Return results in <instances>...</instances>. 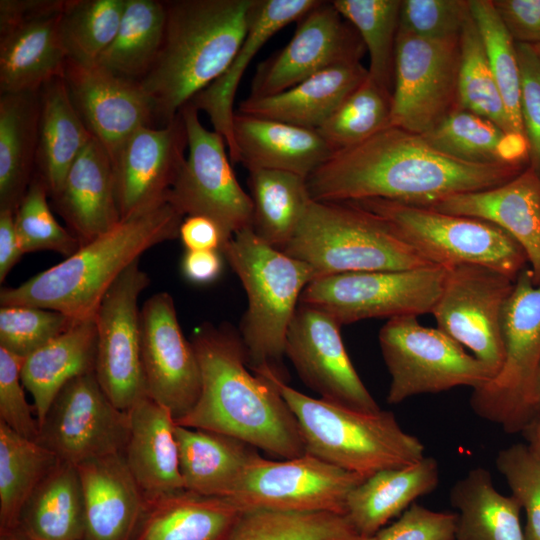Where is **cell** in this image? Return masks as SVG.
<instances>
[{
    "label": "cell",
    "instance_id": "8d00e7d4",
    "mask_svg": "<svg viewBox=\"0 0 540 540\" xmlns=\"http://www.w3.org/2000/svg\"><path fill=\"white\" fill-rule=\"evenodd\" d=\"M93 138L75 110L63 76L40 89L36 174L49 197L61 188L71 165Z\"/></svg>",
    "mask_w": 540,
    "mask_h": 540
},
{
    "label": "cell",
    "instance_id": "7dc6e473",
    "mask_svg": "<svg viewBox=\"0 0 540 540\" xmlns=\"http://www.w3.org/2000/svg\"><path fill=\"white\" fill-rule=\"evenodd\" d=\"M391 98L368 75L317 131L333 152L358 145L390 126Z\"/></svg>",
    "mask_w": 540,
    "mask_h": 540
},
{
    "label": "cell",
    "instance_id": "03108f58",
    "mask_svg": "<svg viewBox=\"0 0 540 540\" xmlns=\"http://www.w3.org/2000/svg\"><path fill=\"white\" fill-rule=\"evenodd\" d=\"M1 540H23L14 534H8L1 536Z\"/></svg>",
    "mask_w": 540,
    "mask_h": 540
},
{
    "label": "cell",
    "instance_id": "6125c7cd",
    "mask_svg": "<svg viewBox=\"0 0 540 540\" xmlns=\"http://www.w3.org/2000/svg\"><path fill=\"white\" fill-rule=\"evenodd\" d=\"M15 227V212L0 210V282L23 255Z\"/></svg>",
    "mask_w": 540,
    "mask_h": 540
},
{
    "label": "cell",
    "instance_id": "f35d334b",
    "mask_svg": "<svg viewBox=\"0 0 540 540\" xmlns=\"http://www.w3.org/2000/svg\"><path fill=\"white\" fill-rule=\"evenodd\" d=\"M438 151L474 164H527V144L509 136L489 119L458 108L421 134Z\"/></svg>",
    "mask_w": 540,
    "mask_h": 540
},
{
    "label": "cell",
    "instance_id": "1f68e13d",
    "mask_svg": "<svg viewBox=\"0 0 540 540\" xmlns=\"http://www.w3.org/2000/svg\"><path fill=\"white\" fill-rule=\"evenodd\" d=\"M62 13L0 32L1 94L36 92L63 76L67 54L59 28Z\"/></svg>",
    "mask_w": 540,
    "mask_h": 540
},
{
    "label": "cell",
    "instance_id": "ffe728a7",
    "mask_svg": "<svg viewBox=\"0 0 540 540\" xmlns=\"http://www.w3.org/2000/svg\"><path fill=\"white\" fill-rule=\"evenodd\" d=\"M140 333L147 395L168 409L176 421L195 405L201 371L169 293L159 292L145 301L140 309Z\"/></svg>",
    "mask_w": 540,
    "mask_h": 540
},
{
    "label": "cell",
    "instance_id": "f1b7e54d",
    "mask_svg": "<svg viewBox=\"0 0 540 540\" xmlns=\"http://www.w3.org/2000/svg\"><path fill=\"white\" fill-rule=\"evenodd\" d=\"M367 76L361 62L340 64L281 93L247 97L239 103L238 112L318 130Z\"/></svg>",
    "mask_w": 540,
    "mask_h": 540
},
{
    "label": "cell",
    "instance_id": "816d5d0a",
    "mask_svg": "<svg viewBox=\"0 0 540 540\" xmlns=\"http://www.w3.org/2000/svg\"><path fill=\"white\" fill-rule=\"evenodd\" d=\"M495 464L526 514V540H540V455L517 443L500 450Z\"/></svg>",
    "mask_w": 540,
    "mask_h": 540
},
{
    "label": "cell",
    "instance_id": "f6af8a7d",
    "mask_svg": "<svg viewBox=\"0 0 540 540\" xmlns=\"http://www.w3.org/2000/svg\"><path fill=\"white\" fill-rule=\"evenodd\" d=\"M458 102L459 108L489 119L506 134L514 136L482 38L471 13L460 33Z\"/></svg>",
    "mask_w": 540,
    "mask_h": 540
},
{
    "label": "cell",
    "instance_id": "ab89813d",
    "mask_svg": "<svg viewBox=\"0 0 540 540\" xmlns=\"http://www.w3.org/2000/svg\"><path fill=\"white\" fill-rule=\"evenodd\" d=\"M253 231L282 250L295 235L311 202L307 179L287 171L249 170Z\"/></svg>",
    "mask_w": 540,
    "mask_h": 540
},
{
    "label": "cell",
    "instance_id": "ba28073f",
    "mask_svg": "<svg viewBox=\"0 0 540 540\" xmlns=\"http://www.w3.org/2000/svg\"><path fill=\"white\" fill-rule=\"evenodd\" d=\"M503 363L498 373L474 389V413L507 433L523 432L538 417L536 381L540 367V285L529 266L514 281L502 315Z\"/></svg>",
    "mask_w": 540,
    "mask_h": 540
},
{
    "label": "cell",
    "instance_id": "f5cc1de1",
    "mask_svg": "<svg viewBox=\"0 0 540 540\" xmlns=\"http://www.w3.org/2000/svg\"><path fill=\"white\" fill-rule=\"evenodd\" d=\"M469 14V0H401L398 31L425 39L455 37Z\"/></svg>",
    "mask_w": 540,
    "mask_h": 540
},
{
    "label": "cell",
    "instance_id": "7402d4cb",
    "mask_svg": "<svg viewBox=\"0 0 540 540\" xmlns=\"http://www.w3.org/2000/svg\"><path fill=\"white\" fill-rule=\"evenodd\" d=\"M186 148L180 112L165 126H143L129 137L113 161L121 220L166 202L186 160Z\"/></svg>",
    "mask_w": 540,
    "mask_h": 540
},
{
    "label": "cell",
    "instance_id": "8fae6325",
    "mask_svg": "<svg viewBox=\"0 0 540 540\" xmlns=\"http://www.w3.org/2000/svg\"><path fill=\"white\" fill-rule=\"evenodd\" d=\"M447 267L344 273L314 279L299 303L327 312L341 326L374 318L432 313Z\"/></svg>",
    "mask_w": 540,
    "mask_h": 540
},
{
    "label": "cell",
    "instance_id": "91938a15",
    "mask_svg": "<svg viewBox=\"0 0 540 540\" xmlns=\"http://www.w3.org/2000/svg\"><path fill=\"white\" fill-rule=\"evenodd\" d=\"M179 238L186 250H219L225 243L223 232L212 219L202 215L183 218Z\"/></svg>",
    "mask_w": 540,
    "mask_h": 540
},
{
    "label": "cell",
    "instance_id": "d590c367",
    "mask_svg": "<svg viewBox=\"0 0 540 540\" xmlns=\"http://www.w3.org/2000/svg\"><path fill=\"white\" fill-rule=\"evenodd\" d=\"M84 530V500L78 470L75 465L59 460L25 503L10 534L23 540H83Z\"/></svg>",
    "mask_w": 540,
    "mask_h": 540
},
{
    "label": "cell",
    "instance_id": "603a6c76",
    "mask_svg": "<svg viewBox=\"0 0 540 540\" xmlns=\"http://www.w3.org/2000/svg\"><path fill=\"white\" fill-rule=\"evenodd\" d=\"M482 219L506 231L523 248L540 285V175L531 167L499 186L447 197L427 207Z\"/></svg>",
    "mask_w": 540,
    "mask_h": 540
},
{
    "label": "cell",
    "instance_id": "9f6ffc18",
    "mask_svg": "<svg viewBox=\"0 0 540 540\" xmlns=\"http://www.w3.org/2000/svg\"><path fill=\"white\" fill-rule=\"evenodd\" d=\"M457 513L434 511L413 503L375 540H455Z\"/></svg>",
    "mask_w": 540,
    "mask_h": 540
},
{
    "label": "cell",
    "instance_id": "d6a6232c",
    "mask_svg": "<svg viewBox=\"0 0 540 540\" xmlns=\"http://www.w3.org/2000/svg\"><path fill=\"white\" fill-rule=\"evenodd\" d=\"M184 489L228 498L245 468L260 454L252 445L222 433L175 427Z\"/></svg>",
    "mask_w": 540,
    "mask_h": 540
},
{
    "label": "cell",
    "instance_id": "11a10c76",
    "mask_svg": "<svg viewBox=\"0 0 540 540\" xmlns=\"http://www.w3.org/2000/svg\"><path fill=\"white\" fill-rule=\"evenodd\" d=\"M516 52L520 69V113L529 167L540 175V57L530 44L516 43Z\"/></svg>",
    "mask_w": 540,
    "mask_h": 540
},
{
    "label": "cell",
    "instance_id": "3957f363",
    "mask_svg": "<svg viewBox=\"0 0 540 540\" xmlns=\"http://www.w3.org/2000/svg\"><path fill=\"white\" fill-rule=\"evenodd\" d=\"M256 2L164 1L162 46L152 69L139 82L152 104L157 127L171 122L225 72L245 38Z\"/></svg>",
    "mask_w": 540,
    "mask_h": 540
},
{
    "label": "cell",
    "instance_id": "44dd1931",
    "mask_svg": "<svg viewBox=\"0 0 540 540\" xmlns=\"http://www.w3.org/2000/svg\"><path fill=\"white\" fill-rule=\"evenodd\" d=\"M63 79L75 110L112 163L137 129L157 127L152 104L139 83L95 63L82 64L69 58Z\"/></svg>",
    "mask_w": 540,
    "mask_h": 540
},
{
    "label": "cell",
    "instance_id": "9a60e30c",
    "mask_svg": "<svg viewBox=\"0 0 540 540\" xmlns=\"http://www.w3.org/2000/svg\"><path fill=\"white\" fill-rule=\"evenodd\" d=\"M149 283V276L136 260L107 290L95 313V374L112 403L125 412L148 396L141 359L138 298Z\"/></svg>",
    "mask_w": 540,
    "mask_h": 540
},
{
    "label": "cell",
    "instance_id": "4316f807",
    "mask_svg": "<svg viewBox=\"0 0 540 540\" xmlns=\"http://www.w3.org/2000/svg\"><path fill=\"white\" fill-rule=\"evenodd\" d=\"M128 416L123 456L147 503L185 490L171 412L147 396L128 411Z\"/></svg>",
    "mask_w": 540,
    "mask_h": 540
},
{
    "label": "cell",
    "instance_id": "d6986e66",
    "mask_svg": "<svg viewBox=\"0 0 540 540\" xmlns=\"http://www.w3.org/2000/svg\"><path fill=\"white\" fill-rule=\"evenodd\" d=\"M340 327L327 312L300 303L287 331L285 356L322 399L362 412H378L379 405L346 352Z\"/></svg>",
    "mask_w": 540,
    "mask_h": 540
},
{
    "label": "cell",
    "instance_id": "94428289",
    "mask_svg": "<svg viewBox=\"0 0 540 540\" xmlns=\"http://www.w3.org/2000/svg\"><path fill=\"white\" fill-rule=\"evenodd\" d=\"M219 253V250H186L181 261L183 275L197 284L213 282L222 271Z\"/></svg>",
    "mask_w": 540,
    "mask_h": 540
},
{
    "label": "cell",
    "instance_id": "8992f818",
    "mask_svg": "<svg viewBox=\"0 0 540 540\" xmlns=\"http://www.w3.org/2000/svg\"><path fill=\"white\" fill-rule=\"evenodd\" d=\"M263 378L293 412L306 453L365 478L425 457L422 442L405 432L390 411H358L307 396L273 376Z\"/></svg>",
    "mask_w": 540,
    "mask_h": 540
},
{
    "label": "cell",
    "instance_id": "c3c4849f",
    "mask_svg": "<svg viewBox=\"0 0 540 540\" xmlns=\"http://www.w3.org/2000/svg\"><path fill=\"white\" fill-rule=\"evenodd\" d=\"M489 64L500 90L514 136L525 139L520 113V69L516 43L492 0H469Z\"/></svg>",
    "mask_w": 540,
    "mask_h": 540
},
{
    "label": "cell",
    "instance_id": "52a82bcc",
    "mask_svg": "<svg viewBox=\"0 0 540 540\" xmlns=\"http://www.w3.org/2000/svg\"><path fill=\"white\" fill-rule=\"evenodd\" d=\"M281 251L309 265L315 279L432 264L386 220L352 202L311 200L295 235Z\"/></svg>",
    "mask_w": 540,
    "mask_h": 540
},
{
    "label": "cell",
    "instance_id": "277c9868",
    "mask_svg": "<svg viewBox=\"0 0 540 540\" xmlns=\"http://www.w3.org/2000/svg\"><path fill=\"white\" fill-rule=\"evenodd\" d=\"M183 218L165 202L122 219L64 261L16 287L2 288L0 303L51 309L72 319L92 317L107 290L143 252L179 237Z\"/></svg>",
    "mask_w": 540,
    "mask_h": 540
},
{
    "label": "cell",
    "instance_id": "2e32d148",
    "mask_svg": "<svg viewBox=\"0 0 540 540\" xmlns=\"http://www.w3.org/2000/svg\"><path fill=\"white\" fill-rule=\"evenodd\" d=\"M446 267L445 282L431 313L437 328L496 375L504 358L502 315L514 280L479 265Z\"/></svg>",
    "mask_w": 540,
    "mask_h": 540
},
{
    "label": "cell",
    "instance_id": "6da1fadb",
    "mask_svg": "<svg viewBox=\"0 0 540 540\" xmlns=\"http://www.w3.org/2000/svg\"><path fill=\"white\" fill-rule=\"evenodd\" d=\"M527 164H474L432 147L421 134L389 126L366 141L333 152L307 178L312 200L380 198L430 207L447 197L504 184Z\"/></svg>",
    "mask_w": 540,
    "mask_h": 540
},
{
    "label": "cell",
    "instance_id": "9c48e42d",
    "mask_svg": "<svg viewBox=\"0 0 540 540\" xmlns=\"http://www.w3.org/2000/svg\"><path fill=\"white\" fill-rule=\"evenodd\" d=\"M386 220L428 262L443 266L472 264L515 281L527 267L523 248L488 221L380 198L352 201Z\"/></svg>",
    "mask_w": 540,
    "mask_h": 540
},
{
    "label": "cell",
    "instance_id": "30bf717a",
    "mask_svg": "<svg viewBox=\"0 0 540 540\" xmlns=\"http://www.w3.org/2000/svg\"><path fill=\"white\" fill-rule=\"evenodd\" d=\"M379 344L391 377L389 404L459 386L474 390L495 375L437 327L421 325L416 316L389 319L379 331Z\"/></svg>",
    "mask_w": 540,
    "mask_h": 540
},
{
    "label": "cell",
    "instance_id": "e575fe53",
    "mask_svg": "<svg viewBox=\"0 0 540 540\" xmlns=\"http://www.w3.org/2000/svg\"><path fill=\"white\" fill-rule=\"evenodd\" d=\"M40 90L0 96V210L16 212L36 172Z\"/></svg>",
    "mask_w": 540,
    "mask_h": 540
},
{
    "label": "cell",
    "instance_id": "74e56055",
    "mask_svg": "<svg viewBox=\"0 0 540 540\" xmlns=\"http://www.w3.org/2000/svg\"><path fill=\"white\" fill-rule=\"evenodd\" d=\"M450 501L458 510L455 540H526L519 502L500 493L485 468L476 467L458 480Z\"/></svg>",
    "mask_w": 540,
    "mask_h": 540
},
{
    "label": "cell",
    "instance_id": "7a4b0ae2",
    "mask_svg": "<svg viewBox=\"0 0 540 540\" xmlns=\"http://www.w3.org/2000/svg\"><path fill=\"white\" fill-rule=\"evenodd\" d=\"M191 343L200 366L201 390L177 425L232 436L282 459L306 453L286 401L249 368L239 332L229 325L205 324L194 332Z\"/></svg>",
    "mask_w": 540,
    "mask_h": 540
},
{
    "label": "cell",
    "instance_id": "ac0fdd59",
    "mask_svg": "<svg viewBox=\"0 0 540 540\" xmlns=\"http://www.w3.org/2000/svg\"><path fill=\"white\" fill-rule=\"evenodd\" d=\"M365 51L332 1H318L297 20L287 45L257 66L249 97L275 95L331 67L360 62Z\"/></svg>",
    "mask_w": 540,
    "mask_h": 540
},
{
    "label": "cell",
    "instance_id": "836d02e7",
    "mask_svg": "<svg viewBox=\"0 0 540 540\" xmlns=\"http://www.w3.org/2000/svg\"><path fill=\"white\" fill-rule=\"evenodd\" d=\"M243 513L229 498L182 490L147 503L134 540H227Z\"/></svg>",
    "mask_w": 540,
    "mask_h": 540
},
{
    "label": "cell",
    "instance_id": "be15d7a7",
    "mask_svg": "<svg viewBox=\"0 0 540 540\" xmlns=\"http://www.w3.org/2000/svg\"><path fill=\"white\" fill-rule=\"evenodd\" d=\"M523 433L528 444L540 455V417H538Z\"/></svg>",
    "mask_w": 540,
    "mask_h": 540
},
{
    "label": "cell",
    "instance_id": "5b68a950",
    "mask_svg": "<svg viewBox=\"0 0 540 540\" xmlns=\"http://www.w3.org/2000/svg\"><path fill=\"white\" fill-rule=\"evenodd\" d=\"M220 252L247 294L239 334L249 368L286 382V335L303 290L315 279L312 268L263 241L252 227L233 235Z\"/></svg>",
    "mask_w": 540,
    "mask_h": 540
},
{
    "label": "cell",
    "instance_id": "f907efd6",
    "mask_svg": "<svg viewBox=\"0 0 540 540\" xmlns=\"http://www.w3.org/2000/svg\"><path fill=\"white\" fill-rule=\"evenodd\" d=\"M74 320L51 309L1 305L0 347L24 359L64 332Z\"/></svg>",
    "mask_w": 540,
    "mask_h": 540
},
{
    "label": "cell",
    "instance_id": "d4e9b609",
    "mask_svg": "<svg viewBox=\"0 0 540 540\" xmlns=\"http://www.w3.org/2000/svg\"><path fill=\"white\" fill-rule=\"evenodd\" d=\"M51 198L81 246L121 221L113 163L96 138L77 156L61 188Z\"/></svg>",
    "mask_w": 540,
    "mask_h": 540
},
{
    "label": "cell",
    "instance_id": "b9f144b4",
    "mask_svg": "<svg viewBox=\"0 0 540 540\" xmlns=\"http://www.w3.org/2000/svg\"><path fill=\"white\" fill-rule=\"evenodd\" d=\"M58 461L37 440L19 435L0 421L1 536L15 530L25 503Z\"/></svg>",
    "mask_w": 540,
    "mask_h": 540
},
{
    "label": "cell",
    "instance_id": "db71d44e",
    "mask_svg": "<svg viewBox=\"0 0 540 540\" xmlns=\"http://www.w3.org/2000/svg\"><path fill=\"white\" fill-rule=\"evenodd\" d=\"M23 359L0 347V421L19 435L37 440L39 423L21 380Z\"/></svg>",
    "mask_w": 540,
    "mask_h": 540
},
{
    "label": "cell",
    "instance_id": "f546056e",
    "mask_svg": "<svg viewBox=\"0 0 540 540\" xmlns=\"http://www.w3.org/2000/svg\"><path fill=\"white\" fill-rule=\"evenodd\" d=\"M439 476L438 462L426 456L410 465L380 470L352 490L345 516L357 533L373 538L417 498L431 493Z\"/></svg>",
    "mask_w": 540,
    "mask_h": 540
},
{
    "label": "cell",
    "instance_id": "4fadbf2b",
    "mask_svg": "<svg viewBox=\"0 0 540 540\" xmlns=\"http://www.w3.org/2000/svg\"><path fill=\"white\" fill-rule=\"evenodd\" d=\"M460 35L425 39L398 31L390 126L424 134L459 108Z\"/></svg>",
    "mask_w": 540,
    "mask_h": 540
},
{
    "label": "cell",
    "instance_id": "7c38bea8",
    "mask_svg": "<svg viewBox=\"0 0 540 540\" xmlns=\"http://www.w3.org/2000/svg\"><path fill=\"white\" fill-rule=\"evenodd\" d=\"M180 113L187 131L188 154L166 202L183 216L202 215L214 220L226 243L236 233L252 227L251 196L235 176L224 137L202 125L198 109L191 102Z\"/></svg>",
    "mask_w": 540,
    "mask_h": 540
},
{
    "label": "cell",
    "instance_id": "6f0895ef",
    "mask_svg": "<svg viewBox=\"0 0 540 540\" xmlns=\"http://www.w3.org/2000/svg\"><path fill=\"white\" fill-rule=\"evenodd\" d=\"M516 43H540V0H492Z\"/></svg>",
    "mask_w": 540,
    "mask_h": 540
},
{
    "label": "cell",
    "instance_id": "ee69618b",
    "mask_svg": "<svg viewBox=\"0 0 540 540\" xmlns=\"http://www.w3.org/2000/svg\"><path fill=\"white\" fill-rule=\"evenodd\" d=\"M332 3L362 39L370 59L369 77L392 94L401 0H334Z\"/></svg>",
    "mask_w": 540,
    "mask_h": 540
},
{
    "label": "cell",
    "instance_id": "7bdbcfd3",
    "mask_svg": "<svg viewBox=\"0 0 540 540\" xmlns=\"http://www.w3.org/2000/svg\"><path fill=\"white\" fill-rule=\"evenodd\" d=\"M227 540H375L361 536L345 515L331 512L244 511Z\"/></svg>",
    "mask_w": 540,
    "mask_h": 540
},
{
    "label": "cell",
    "instance_id": "681fc988",
    "mask_svg": "<svg viewBox=\"0 0 540 540\" xmlns=\"http://www.w3.org/2000/svg\"><path fill=\"white\" fill-rule=\"evenodd\" d=\"M46 185L38 174L15 212V227L23 253L50 250L66 257L80 247L79 240L53 216Z\"/></svg>",
    "mask_w": 540,
    "mask_h": 540
},
{
    "label": "cell",
    "instance_id": "4dcf8cb0",
    "mask_svg": "<svg viewBox=\"0 0 540 540\" xmlns=\"http://www.w3.org/2000/svg\"><path fill=\"white\" fill-rule=\"evenodd\" d=\"M96 352L94 315L75 319L64 332L23 359L21 380L32 396L39 427L60 390L95 371Z\"/></svg>",
    "mask_w": 540,
    "mask_h": 540
},
{
    "label": "cell",
    "instance_id": "e7e4bbea",
    "mask_svg": "<svg viewBox=\"0 0 540 540\" xmlns=\"http://www.w3.org/2000/svg\"><path fill=\"white\" fill-rule=\"evenodd\" d=\"M536 393H537L538 410H539V417H540V367H539L537 381H536Z\"/></svg>",
    "mask_w": 540,
    "mask_h": 540
},
{
    "label": "cell",
    "instance_id": "60d3db41",
    "mask_svg": "<svg viewBox=\"0 0 540 540\" xmlns=\"http://www.w3.org/2000/svg\"><path fill=\"white\" fill-rule=\"evenodd\" d=\"M166 23L164 1L125 0L117 34L95 64L139 83L160 52Z\"/></svg>",
    "mask_w": 540,
    "mask_h": 540
},
{
    "label": "cell",
    "instance_id": "484cf974",
    "mask_svg": "<svg viewBox=\"0 0 540 540\" xmlns=\"http://www.w3.org/2000/svg\"><path fill=\"white\" fill-rule=\"evenodd\" d=\"M316 0H257L245 38L225 72L190 102L207 113L214 131L222 135L229 158L236 162L233 136L234 99L240 80L251 59L279 30L297 21L314 7Z\"/></svg>",
    "mask_w": 540,
    "mask_h": 540
},
{
    "label": "cell",
    "instance_id": "003e7915",
    "mask_svg": "<svg viewBox=\"0 0 540 540\" xmlns=\"http://www.w3.org/2000/svg\"><path fill=\"white\" fill-rule=\"evenodd\" d=\"M536 51V53L538 54V56L540 57V43L536 44V45H532Z\"/></svg>",
    "mask_w": 540,
    "mask_h": 540
},
{
    "label": "cell",
    "instance_id": "5bb4252c",
    "mask_svg": "<svg viewBox=\"0 0 540 540\" xmlns=\"http://www.w3.org/2000/svg\"><path fill=\"white\" fill-rule=\"evenodd\" d=\"M365 477L316 456L270 460L258 456L228 497L243 511L331 512L345 515L349 494Z\"/></svg>",
    "mask_w": 540,
    "mask_h": 540
},
{
    "label": "cell",
    "instance_id": "e0dca14e",
    "mask_svg": "<svg viewBox=\"0 0 540 540\" xmlns=\"http://www.w3.org/2000/svg\"><path fill=\"white\" fill-rule=\"evenodd\" d=\"M129 433L128 412L118 409L95 371L67 383L40 424L37 441L60 461H84L123 453Z\"/></svg>",
    "mask_w": 540,
    "mask_h": 540
},
{
    "label": "cell",
    "instance_id": "680465c9",
    "mask_svg": "<svg viewBox=\"0 0 540 540\" xmlns=\"http://www.w3.org/2000/svg\"><path fill=\"white\" fill-rule=\"evenodd\" d=\"M69 0H1L0 32L19 24L61 14Z\"/></svg>",
    "mask_w": 540,
    "mask_h": 540
},
{
    "label": "cell",
    "instance_id": "bcb514c9",
    "mask_svg": "<svg viewBox=\"0 0 540 540\" xmlns=\"http://www.w3.org/2000/svg\"><path fill=\"white\" fill-rule=\"evenodd\" d=\"M125 0H69L60 18L67 58L94 64L114 40Z\"/></svg>",
    "mask_w": 540,
    "mask_h": 540
},
{
    "label": "cell",
    "instance_id": "cb8c5ba5",
    "mask_svg": "<svg viewBox=\"0 0 540 540\" xmlns=\"http://www.w3.org/2000/svg\"><path fill=\"white\" fill-rule=\"evenodd\" d=\"M76 468L84 500L83 540H134L147 501L123 453L90 459Z\"/></svg>",
    "mask_w": 540,
    "mask_h": 540
},
{
    "label": "cell",
    "instance_id": "83f0119b",
    "mask_svg": "<svg viewBox=\"0 0 540 540\" xmlns=\"http://www.w3.org/2000/svg\"><path fill=\"white\" fill-rule=\"evenodd\" d=\"M236 162L308 178L333 153L317 130L235 112Z\"/></svg>",
    "mask_w": 540,
    "mask_h": 540
}]
</instances>
